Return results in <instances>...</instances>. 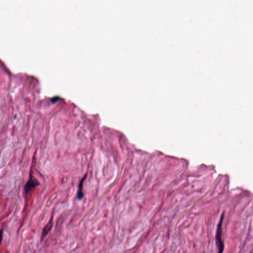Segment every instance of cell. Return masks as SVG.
I'll return each mask as SVG.
<instances>
[{
  "label": "cell",
  "instance_id": "cell-1",
  "mask_svg": "<svg viewBox=\"0 0 253 253\" xmlns=\"http://www.w3.org/2000/svg\"><path fill=\"white\" fill-rule=\"evenodd\" d=\"M224 214H222L218 224L216 234V242L218 248V253H223L224 250V242L222 240V225L224 221Z\"/></svg>",
  "mask_w": 253,
  "mask_h": 253
},
{
  "label": "cell",
  "instance_id": "cell-2",
  "mask_svg": "<svg viewBox=\"0 0 253 253\" xmlns=\"http://www.w3.org/2000/svg\"><path fill=\"white\" fill-rule=\"evenodd\" d=\"M39 183L36 180L34 179L33 176H32V173H31V176L30 177L29 180L26 183L24 187V192L25 194L27 195L32 189L38 186H39Z\"/></svg>",
  "mask_w": 253,
  "mask_h": 253
},
{
  "label": "cell",
  "instance_id": "cell-3",
  "mask_svg": "<svg viewBox=\"0 0 253 253\" xmlns=\"http://www.w3.org/2000/svg\"><path fill=\"white\" fill-rule=\"evenodd\" d=\"M53 222H54V218H53V216L52 215L51 217V219L48 222V224L45 226V228L43 230L42 235H41V242H42L43 240L45 239V238L46 237V235H48V234L51 231L52 227V225H53Z\"/></svg>",
  "mask_w": 253,
  "mask_h": 253
},
{
  "label": "cell",
  "instance_id": "cell-4",
  "mask_svg": "<svg viewBox=\"0 0 253 253\" xmlns=\"http://www.w3.org/2000/svg\"><path fill=\"white\" fill-rule=\"evenodd\" d=\"M87 177V174H86L85 176L84 177L82 178L81 181H80V183H79V188H78L77 194V198L78 199L80 200L82 199L84 196V193L83 192V183L84 182L85 180H86Z\"/></svg>",
  "mask_w": 253,
  "mask_h": 253
}]
</instances>
